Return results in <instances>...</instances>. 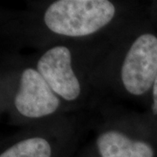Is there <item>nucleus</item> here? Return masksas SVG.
Segmentation results:
<instances>
[{
    "instance_id": "1",
    "label": "nucleus",
    "mask_w": 157,
    "mask_h": 157,
    "mask_svg": "<svg viewBox=\"0 0 157 157\" xmlns=\"http://www.w3.org/2000/svg\"><path fill=\"white\" fill-rule=\"evenodd\" d=\"M114 13V6L107 0H59L47 8L44 20L54 33L83 37L104 27Z\"/></svg>"
},
{
    "instance_id": "2",
    "label": "nucleus",
    "mask_w": 157,
    "mask_h": 157,
    "mask_svg": "<svg viewBox=\"0 0 157 157\" xmlns=\"http://www.w3.org/2000/svg\"><path fill=\"white\" fill-rule=\"evenodd\" d=\"M157 78V38L150 33L136 39L125 57L121 79L134 95L147 92Z\"/></svg>"
},
{
    "instance_id": "3",
    "label": "nucleus",
    "mask_w": 157,
    "mask_h": 157,
    "mask_svg": "<svg viewBox=\"0 0 157 157\" xmlns=\"http://www.w3.org/2000/svg\"><path fill=\"white\" fill-rule=\"evenodd\" d=\"M15 106L25 117L40 118L55 112L59 101L41 74L33 68H27L20 78Z\"/></svg>"
},
{
    "instance_id": "4",
    "label": "nucleus",
    "mask_w": 157,
    "mask_h": 157,
    "mask_svg": "<svg viewBox=\"0 0 157 157\" xmlns=\"http://www.w3.org/2000/svg\"><path fill=\"white\" fill-rule=\"evenodd\" d=\"M71 52L66 46L48 50L38 62V72L52 90L67 101H74L80 93V85L71 66Z\"/></svg>"
},
{
    "instance_id": "5",
    "label": "nucleus",
    "mask_w": 157,
    "mask_h": 157,
    "mask_svg": "<svg viewBox=\"0 0 157 157\" xmlns=\"http://www.w3.org/2000/svg\"><path fill=\"white\" fill-rule=\"evenodd\" d=\"M101 157H153L154 152L147 143L128 138L118 131L103 133L97 140Z\"/></svg>"
},
{
    "instance_id": "6",
    "label": "nucleus",
    "mask_w": 157,
    "mask_h": 157,
    "mask_svg": "<svg viewBox=\"0 0 157 157\" xmlns=\"http://www.w3.org/2000/svg\"><path fill=\"white\" fill-rule=\"evenodd\" d=\"M52 149L47 140L39 137L21 140L3 152L0 157H51Z\"/></svg>"
},
{
    "instance_id": "7",
    "label": "nucleus",
    "mask_w": 157,
    "mask_h": 157,
    "mask_svg": "<svg viewBox=\"0 0 157 157\" xmlns=\"http://www.w3.org/2000/svg\"><path fill=\"white\" fill-rule=\"evenodd\" d=\"M153 97H154V109L157 113V78L153 85Z\"/></svg>"
}]
</instances>
